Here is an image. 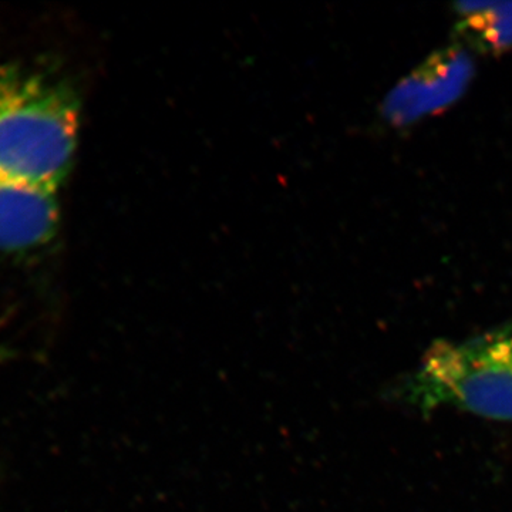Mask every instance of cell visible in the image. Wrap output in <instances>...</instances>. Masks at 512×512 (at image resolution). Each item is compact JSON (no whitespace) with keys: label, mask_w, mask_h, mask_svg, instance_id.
I'll list each match as a JSON object with an SVG mask.
<instances>
[{"label":"cell","mask_w":512,"mask_h":512,"mask_svg":"<svg viewBox=\"0 0 512 512\" xmlns=\"http://www.w3.org/2000/svg\"><path fill=\"white\" fill-rule=\"evenodd\" d=\"M466 50L448 49L404 79L383 104V116L396 126L414 123L456 101L473 76Z\"/></svg>","instance_id":"obj_3"},{"label":"cell","mask_w":512,"mask_h":512,"mask_svg":"<svg viewBox=\"0 0 512 512\" xmlns=\"http://www.w3.org/2000/svg\"><path fill=\"white\" fill-rule=\"evenodd\" d=\"M79 119L69 83L23 67L0 69V177L57 191L72 168Z\"/></svg>","instance_id":"obj_1"},{"label":"cell","mask_w":512,"mask_h":512,"mask_svg":"<svg viewBox=\"0 0 512 512\" xmlns=\"http://www.w3.org/2000/svg\"><path fill=\"white\" fill-rule=\"evenodd\" d=\"M400 399L427 413L456 407L512 421V322L466 342H437L400 386Z\"/></svg>","instance_id":"obj_2"},{"label":"cell","mask_w":512,"mask_h":512,"mask_svg":"<svg viewBox=\"0 0 512 512\" xmlns=\"http://www.w3.org/2000/svg\"><path fill=\"white\" fill-rule=\"evenodd\" d=\"M461 26L478 46L503 50L512 46V2L461 3Z\"/></svg>","instance_id":"obj_5"},{"label":"cell","mask_w":512,"mask_h":512,"mask_svg":"<svg viewBox=\"0 0 512 512\" xmlns=\"http://www.w3.org/2000/svg\"><path fill=\"white\" fill-rule=\"evenodd\" d=\"M56 191L0 177V251L45 247L59 229Z\"/></svg>","instance_id":"obj_4"}]
</instances>
